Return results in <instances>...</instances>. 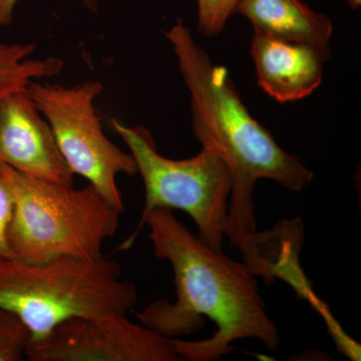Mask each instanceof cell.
<instances>
[{
	"label": "cell",
	"mask_w": 361,
	"mask_h": 361,
	"mask_svg": "<svg viewBox=\"0 0 361 361\" xmlns=\"http://www.w3.org/2000/svg\"><path fill=\"white\" fill-rule=\"evenodd\" d=\"M114 130L130 149L145 185V206L135 231L118 247L127 251L141 233L146 216L156 208L178 209L198 228V237L222 251L227 230L228 204L232 178L219 152L202 146L198 155L172 160L159 153L151 133L111 121Z\"/></svg>",
	"instance_id": "5"
},
{
	"label": "cell",
	"mask_w": 361,
	"mask_h": 361,
	"mask_svg": "<svg viewBox=\"0 0 361 361\" xmlns=\"http://www.w3.org/2000/svg\"><path fill=\"white\" fill-rule=\"evenodd\" d=\"M32 332L11 311L0 310V361H23Z\"/></svg>",
	"instance_id": "12"
},
{
	"label": "cell",
	"mask_w": 361,
	"mask_h": 361,
	"mask_svg": "<svg viewBox=\"0 0 361 361\" xmlns=\"http://www.w3.org/2000/svg\"><path fill=\"white\" fill-rule=\"evenodd\" d=\"M103 85L89 80L77 87L30 82L26 94L51 126L59 152L73 175L89 180L104 198L125 210L116 184L120 174L135 176L137 165L130 153L113 144L104 134L94 99Z\"/></svg>",
	"instance_id": "6"
},
{
	"label": "cell",
	"mask_w": 361,
	"mask_h": 361,
	"mask_svg": "<svg viewBox=\"0 0 361 361\" xmlns=\"http://www.w3.org/2000/svg\"><path fill=\"white\" fill-rule=\"evenodd\" d=\"M165 35L174 47L191 94L194 134L202 146L219 152L231 174L226 237L241 251L244 263L254 264L259 238L253 202L256 182L270 180L289 191L300 192L314 174L252 116L227 68L213 63L182 20Z\"/></svg>",
	"instance_id": "2"
},
{
	"label": "cell",
	"mask_w": 361,
	"mask_h": 361,
	"mask_svg": "<svg viewBox=\"0 0 361 361\" xmlns=\"http://www.w3.org/2000/svg\"><path fill=\"white\" fill-rule=\"evenodd\" d=\"M236 13L250 20L254 32L310 45L325 61L330 58L331 20L326 14L312 11L302 0H238Z\"/></svg>",
	"instance_id": "10"
},
{
	"label": "cell",
	"mask_w": 361,
	"mask_h": 361,
	"mask_svg": "<svg viewBox=\"0 0 361 361\" xmlns=\"http://www.w3.org/2000/svg\"><path fill=\"white\" fill-rule=\"evenodd\" d=\"M251 54L259 87L278 103L300 101L322 85L325 59L310 45L254 32Z\"/></svg>",
	"instance_id": "9"
},
{
	"label": "cell",
	"mask_w": 361,
	"mask_h": 361,
	"mask_svg": "<svg viewBox=\"0 0 361 361\" xmlns=\"http://www.w3.org/2000/svg\"><path fill=\"white\" fill-rule=\"evenodd\" d=\"M198 30L206 37H216L224 30L234 14L238 0H197Z\"/></svg>",
	"instance_id": "13"
},
{
	"label": "cell",
	"mask_w": 361,
	"mask_h": 361,
	"mask_svg": "<svg viewBox=\"0 0 361 361\" xmlns=\"http://www.w3.org/2000/svg\"><path fill=\"white\" fill-rule=\"evenodd\" d=\"M37 44H6L0 40V101L25 92L30 82L59 75L63 61L58 58L32 59Z\"/></svg>",
	"instance_id": "11"
},
{
	"label": "cell",
	"mask_w": 361,
	"mask_h": 361,
	"mask_svg": "<svg viewBox=\"0 0 361 361\" xmlns=\"http://www.w3.org/2000/svg\"><path fill=\"white\" fill-rule=\"evenodd\" d=\"M30 361H179L169 338L145 325L135 324L126 314L73 318L49 336L30 342Z\"/></svg>",
	"instance_id": "7"
},
{
	"label": "cell",
	"mask_w": 361,
	"mask_h": 361,
	"mask_svg": "<svg viewBox=\"0 0 361 361\" xmlns=\"http://www.w3.org/2000/svg\"><path fill=\"white\" fill-rule=\"evenodd\" d=\"M149 228V238L156 257L168 261L174 271V303L149 304L137 319L161 336L172 338L192 334L215 322L217 331L204 341L173 338L183 360H219L235 348L232 342L257 339L271 350L279 346V334L266 312L255 274L244 262H237L194 235L168 208H156L141 225Z\"/></svg>",
	"instance_id": "1"
},
{
	"label": "cell",
	"mask_w": 361,
	"mask_h": 361,
	"mask_svg": "<svg viewBox=\"0 0 361 361\" xmlns=\"http://www.w3.org/2000/svg\"><path fill=\"white\" fill-rule=\"evenodd\" d=\"M13 198L7 231L9 258L42 264L61 258L94 259L118 230L122 211L87 184H56L0 163Z\"/></svg>",
	"instance_id": "3"
},
{
	"label": "cell",
	"mask_w": 361,
	"mask_h": 361,
	"mask_svg": "<svg viewBox=\"0 0 361 361\" xmlns=\"http://www.w3.org/2000/svg\"><path fill=\"white\" fill-rule=\"evenodd\" d=\"M0 163L37 179L73 185L51 126L25 90L0 101Z\"/></svg>",
	"instance_id": "8"
},
{
	"label": "cell",
	"mask_w": 361,
	"mask_h": 361,
	"mask_svg": "<svg viewBox=\"0 0 361 361\" xmlns=\"http://www.w3.org/2000/svg\"><path fill=\"white\" fill-rule=\"evenodd\" d=\"M13 214V198L11 190L0 175V259L9 258L7 231Z\"/></svg>",
	"instance_id": "14"
},
{
	"label": "cell",
	"mask_w": 361,
	"mask_h": 361,
	"mask_svg": "<svg viewBox=\"0 0 361 361\" xmlns=\"http://www.w3.org/2000/svg\"><path fill=\"white\" fill-rule=\"evenodd\" d=\"M349 6L353 7V9L360 8L361 0H348Z\"/></svg>",
	"instance_id": "16"
},
{
	"label": "cell",
	"mask_w": 361,
	"mask_h": 361,
	"mask_svg": "<svg viewBox=\"0 0 361 361\" xmlns=\"http://www.w3.org/2000/svg\"><path fill=\"white\" fill-rule=\"evenodd\" d=\"M18 0H0V27L13 23V11Z\"/></svg>",
	"instance_id": "15"
},
{
	"label": "cell",
	"mask_w": 361,
	"mask_h": 361,
	"mask_svg": "<svg viewBox=\"0 0 361 361\" xmlns=\"http://www.w3.org/2000/svg\"><path fill=\"white\" fill-rule=\"evenodd\" d=\"M121 266L103 255L61 258L33 264L0 259V310L18 316L32 341L49 336L73 318L126 314L137 301L132 282L122 279Z\"/></svg>",
	"instance_id": "4"
}]
</instances>
